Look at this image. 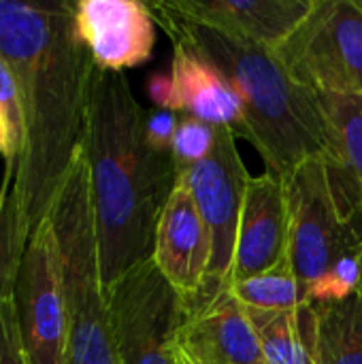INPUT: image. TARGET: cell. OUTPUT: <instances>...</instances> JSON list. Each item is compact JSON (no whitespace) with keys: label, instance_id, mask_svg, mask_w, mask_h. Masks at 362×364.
<instances>
[{"label":"cell","instance_id":"cell-1","mask_svg":"<svg viewBox=\"0 0 362 364\" xmlns=\"http://www.w3.org/2000/svg\"><path fill=\"white\" fill-rule=\"evenodd\" d=\"M0 55L15 77L23 122L15 179L0 188L32 237L81 151L96 64L77 34L73 2L0 0Z\"/></svg>","mask_w":362,"mask_h":364},{"label":"cell","instance_id":"cell-2","mask_svg":"<svg viewBox=\"0 0 362 364\" xmlns=\"http://www.w3.org/2000/svg\"><path fill=\"white\" fill-rule=\"evenodd\" d=\"M143 122L145 111L126 75L96 68L81 149L105 290L151 258L160 213L179 179L173 154L145 143Z\"/></svg>","mask_w":362,"mask_h":364},{"label":"cell","instance_id":"cell-3","mask_svg":"<svg viewBox=\"0 0 362 364\" xmlns=\"http://www.w3.org/2000/svg\"><path fill=\"white\" fill-rule=\"evenodd\" d=\"M171 43H181L209 60L243 102L241 136L262 156L267 173L288 175L326 151V128L318 94L297 83L275 51L173 13L164 2L147 4Z\"/></svg>","mask_w":362,"mask_h":364},{"label":"cell","instance_id":"cell-4","mask_svg":"<svg viewBox=\"0 0 362 364\" xmlns=\"http://www.w3.org/2000/svg\"><path fill=\"white\" fill-rule=\"evenodd\" d=\"M47 218L60 256L70 364H117L83 149L77 154Z\"/></svg>","mask_w":362,"mask_h":364},{"label":"cell","instance_id":"cell-5","mask_svg":"<svg viewBox=\"0 0 362 364\" xmlns=\"http://www.w3.org/2000/svg\"><path fill=\"white\" fill-rule=\"evenodd\" d=\"M275 55L316 94L362 96V0H316Z\"/></svg>","mask_w":362,"mask_h":364},{"label":"cell","instance_id":"cell-6","mask_svg":"<svg viewBox=\"0 0 362 364\" xmlns=\"http://www.w3.org/2000/svg\"><path fill=\"white\" fill-rule=\"evenodd\" d=\"M107 301L117 364H175L183 301L151 258L124 273Z\"/></svg>","mask_w":362,"mask_h":364},{"label":"cell","instance_id":"cell-7","mask_svg":"<svg viewBox=\"0 0 362 364\" xmlns=\"http://www.w3.org/2000/svg\"><path fill=\"white\" fill-rule=\"evenodd\" d=\"M284 186L288 200V260L307 294L335 260L358 247V235L356 226H350L335 205L322 158L299 164Z\"/></svg>","mask_w":362,"mask_h":364},{"label":"cell","instance_id":"cell-8","mask_svg":"<svg viewBox=\"0 0 362 364\" xmlns=\"http://www.w3.org/2000/svg\"><path fill=\"white\" fill-rule=\"evenodd\" d=\"M13 303L28 364H70V333L60 279V256L49 218L36 226L26 245Z\"/></svg>","mask_w":362,"mask_h":364},{"label":"cell","instance_id":"cell-9","mask_svg":"<svg viewBox=\"0 0 362 364\" xmlns=\"http://www.w3.org/2000/svg\"><path fill=\"white\" fill-rule=\"evenodd\" d=\"M235 130L218 126L215 147L209 158L179 173L190 190L211 239L209 277L201 294L230 288L239 220L250 173L237 147Z\"/></svg>","mask_w":362,"mask_h":364},{"label":"cell","instance_id":"cell-10","mask_svg":"<svg viewBox=\"0 0 362 364\" xmlns=\"http://www.w3.org/2000/svg\"><path fill=\"white\" fill-rule=\"evenodd\" d=\"M177 352L190 364H265L247 307L230 288L183 303Z\"/></svg>","mask_w":362,"mask_h":364},{"label":"cell","instance_id":"cell-11","mask_svg":"<svg viewBox=\"0 0 362 364\" xmlns=\"http://www.w3.org/2000/svg\"><path fill=\"white\" fill-rule=\"evenodd\" d=\"M75 28L96 68L122 73L145 64L156 45L154 13L139 0H77Z\"/></svg>","mask_w":362,"mask_h":364},{"label":"cell","instance_id":"cell-12","mask_svg":"<svg viewBox=\"0 0 362 364\" xmlns=\"http://www.w3.org/2000/svg\"><path fill=\"white\" fill-rule=\"evenodd\" d=\"M151 260L183 303L196 299L207 284L211 239L201 211L181 179H177V186L160 213Z\"/></svg>","mask_w":362,"mask_h":364},{"label":"cell","instance_id":"cell-13","mask_svg":"<svg viewBox=\"0 0 362 364\" xmlns=\"http://www.w3.org/2000/svg\"><path fill=\"white\" fill-rule=\"evenodd\" d=\"M288 258V200L280 177L265 173L247 179L237 245L233 282L265 273Z\"/></svg>","mask_w":362,"mask_h":364},{"label":"cell","instance_id":"cell-14","mask_svg":"<svg viewBox=\"0 0 362 364\" xmlns=\"http://www.w3.org/2000/svg\"><path fill=\"white\" fill-rule=\"evenodd\" d=\"M183 19L277 51L307 19L316 0H169Z\"/></svg>","mask_w":362,"mask_h":364},{"label":"cell","instance_id":"cell-15","mask_svg":"<svg viewBox=\"0 0 362 364\" xmlns=\"http://www.w3.org/2000/svg\"><path fill=\"white\" fill-rule=\"evenodd\" d=\"M326 151L322 156L341 218L356 226L362 213V96L318 94Z\"/></svg>","mask_w":362,"mask_h":364},{"label":"cell","instance_id":"cell-16","mask_svg":"<svg viewBox=\"0 0 362 364\" xmlns=\"http://www.w3.org/2000/svg\"><path fill=\"white\" fill-rule=\"evenodd\" d=\"M171 83L169 111L230 128L235 134L241 132L245 111L233 83L209 60L181 43H173Z\"/></svg>","mask_w":362,"mask_h":364},{"label":"cell","instance_id":"cell-17","mask_svg":"<svg viewBox=\"0 0 362 364\" xmlns=\"http://www.w3.org/2000/svg\"><path fill=\"white\" fill-rule=\"evenodd\" d=\"M247 314L265 364H318V311L312 303L292 311L247 309Z\"/></svg>","mask_w":362,"mask_h":364},{"label":"cell","instance_id":"cell-18","mask_svg":"<svg viewBox=\"0 0 362 364\" xmlns=\"http://www.w3.org/2000/svg\"><path fill=\"white\" fill-rule=\"evenodd\" d=\"M314 307L318 311V364H362V292Z\"/></svg>","mask_w":362,"mask_h":364},{"label":"cell","instance_id":"cell-19","mask_svg":"<svg viewBox=\"0 0 362 364\" xmlns=\"http://www.w3.org/2000/svg\"><path fill=\"white\" fill-rule=\"evenodd\" d=\"M230 292L243 307L258 311H292L309 305L288 258L265 273L233 282Z\"/></svg>","mask_w":362,"mask_h":364},{"label":"cell","instance_id":"cell-20","mask_svg":"<svg viewBox=\"0 0 362 364\" xmlns=\"http://www.w3.org/2000/svg\"><path fill=\"white\" fill-rule=\"evenodd\" d=\"M30 237L26 235L13 198L0 188V301L13 299L17 271Z\"/></svg>","mask_w":362,"mask_h":364},{"label":"cell","instance_id":"cell-21","mask_svg":"<svg viewBox=\"0 0 362 364\" xmlns=\"http://www.w3.org/2000/svg\"><path fill=\"white\" fill-rule=\"evenodd\" d=\"M361 256L356 247L333 262V267L309 288L307 299L312 305L346 301L356 292H361Z\"/></svg>","mask_w":362,"mask_h":364},{"label":"cell","instance_id":"cell-22","mask_svg":"<svg viewBox=\"0 0 362 364\" xmlns=\"http://www.w3.org/2000/svg\"><path fill=\"white\" fill-rule=\"evenodd\" d=\"M215 139L218 126H211L190 115H181L171 145V154L179 173L209 158L215 147Z\"/></svg>","mask_w":362,"mask_h":364},{"label":"cell","instance_id":"cell-23","mask_svg":"<svg viewBox=\"0 0 362 364\" xmlns=\"http://www.w3.org/2000/svg\"><path fill=\"white\" fill-rule=\"evenodd\" d=\"M0 364H28L13 299L0 301Z\"/></svg>","mask_w":362,"mask_h":364},{"label":"cell","instance_id":"cell-24","mask_svg":"<svg viewBox=\"0 0 362 364\" xmlns=\"http://www.w3.org/2000/svg\"><path fill=\"white\" fill-rule=\"evenodd\" d=\"M0 109L4 111L11 130H13V141L17 147V154L21 158V149H23V122H21V105H19V92H17V83L15 77L9 68V64L4 62V58L0 55Z\"/></svg>","mask_w":362,"mask_h":364},{"label":"cell","instance_id":"cell-25","mask_svg":"<svg viewBox=\"0 0 362 364\" xmlns=\"http://www.w3.org/2000/svg\"><path fill=\"white\" fill-rule=\"evenodd\" d=\"M177 124H179V115L175 111H164V109L145 111V122H143L145 143L156 151H171Z\"/></svg>","mask_w":362,"mask_h":364},{"label":"cell","instance_id":"cell-26","mask_svg":"<svg viewBox=\"0 0 362 364\" xmlns=\"http://www.w3.org/2000/svg\"><path fill=\"white\" fill-rule=\"evenodd\" d=\"M0 156L4 158V177H2L0 186L6 188L15 179L17 164H19V154H17V147H15V141H13L11 124H9V119H6L2 109H0Z\"/></svg>","mask_w":362,"mask_h":364},{"label":"cell","instance_id":"cell-27","mask_svg":"<svg viewBox=\"0 0 362 364\" xmlns=\"http://www.w3.org/2000/svg\"><path fill=\"white\" fill-rule=\"evenodd\" d=\"M147 96L149 100L158 107L169 111L171 107V96H173V83H171V75H162L156 73L147 79Z\"/></svg>","mask_w":362,"mask_h":364},{"label":"cell","instance_id":"cell-28","mask_svg":"<svg viewBox=\"0 0 362 364\" xmlns=\"http://www.w3.org/2000/svg\"><path fill=\"white\" fill-rule=\"evenodd\" d=\"M356 235H358V256H361V273H362V213L356 222ZM361 292H362V279H361Z\"/></svg>","mask_w":362,"mask_h":364},{"label":"cell","instance_id":"cell-29","mask_svg":"<svg viewBox=\"0 0 362 364\" xmlns=\"http://www.w3.org/2000/svg\"><path fill=\"white\" fill-rule=\"evenodd\" d=\"M175 364H190V363H188V360H186V358H183V356L179 354V352H177V358H175Z\"/></svg>","mask_w":362,"mask_h":364}]
</instances>
